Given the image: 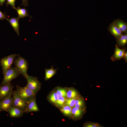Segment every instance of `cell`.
<instances>
[{
  "label": "cell",
  "mask_w": 127,
  "mask_h": 127,
  "mask_svg": "<svg viewBox=\"0 0 127 127\" xmlns=\"http://www.w3.org/2000/svg\"><path fill=\"white\" fill-rule=\"evenodd\" d=\"M15 91L20 98L28 104L35 97L36 94L26 86L21 87L17 85Z\"/></svg>",
  "instance_id": "6da1fadb"
},
{
  "label": "cell",
  "mask_w": 127,
  "mask_h": 127,
  "mask_svg": "<svg viewBox=\"0 0 127 127\" xmlns=\"http://www.w3.org/2000/svg\"><path fill=\"white\" fill-rule=\"evenodd\" d=\"M14 63L15 67L19 74L26 79L28 75L27 74L28 64L26 60L19 56L15 59Z\"/></svg>",
  "instance_id": "7a4b0ae2"
},
{
  "label": "cell",
  "mask_w": 127,
  "mask_h": 127,
  "mask_svg": "<svg viewBox=\"0 0 127 127\" xmlns=\"http://www.w3.org/2000/svg\"><path fill=\"white\" fill-rule=\"evenodd\" d=\"M26 79L27 82L26 86L36 94L40 88L41 83L36 77L28 75Z\"/></svg>",
  "instance_id": "3957f363"
},
{
  "label": "cell",
  "mask_w": 127,
  "mask_h": 127,
  "mask_svg": "<svg viewBox=\"0 0 127 127\" xmlns=\"http://www.w3.org/2000/svg\"><path fill=\"white\" fill-rule=\"evenodd\" d=\"M20 74L15 67H11L3 74L4 77L1 83L11 82L12 80L16 78Z\"/></svg>",
  "instance_id": "277c9868"
},
{
  "label": "cell",
  "mask_w": 127,
  "mask_h": 127,
  "mask_svg": "<svg viewBox=\"0 0 127 127\" xmlns=\"http://www.w3.org/2000/svg\"><path fill=\"white\" fill-rule=\"evenodd\" d=\"M17 56L16 54H12L6 56L1 59L0 64L3 74L11 67L14 59Z\"/></svg>",
  "instance_id": "5b68a950"
},
{
  "label": "cell",
  "mask_w": 127,
  "mask_h": 127,
  "mask_svg": "<svg viewBox=\"0 0 127 127\" xmlns=\"http://www.w3.org/2000/svg\"><path fill=\"white\" fill-rule=\"evenodd\" d=\"M12 95L13 106L25 113L28 103L20 98L15 91H12Z\"/></svg>",
  "instance_id": "8992f818"
},
{
  "label": "cell",
  "mask_w": 127,
  "mask_h": 127,
  "mask_svg": "<svg viewBox=\"0 0 127 127\" xmlns=\"http://www.w3.org/2000/svg\"><path fill=\"white\" fill-rule=\"evenodd\" d=\"M13 87L11 82L1 83L0 85V99L1 100L11 96Z\"/></svg>",
  "instance_id": "52a82bcc"
},
{
  "label": "cell",
  "mask_w": 127,
  "mask_h": 127,
  "mask_svg": "<svg viewBox=\"0 0 127 127\" xmlns=\"http://www.w3.org/2000/svg\"><path fill=\"white\" fill-rule=\"evenodd\" d=\"M13 106L12 97L10 96L1 99L0 101V111L8 112L9 109Z\"/></svg>",
  "instance_id": "ba28073f"
},
{
  "label": "cell",
  "mask_w": 127,
  "mask_h": 127,
  "mask_svg": "<svg viewBox=\"0 0 127 127\" xmlns=\"http://www.w3.org/2000/svg\"><path fill=\"white\" fill-rule=\"evenodd\" d=\"M108 30L110 33L116 39L123 34L113 21L109 24Z\"/></svg>",
  "instance_id": "9c48e42d"
},
{
  "label": "cell",
  "mask_w": 127,
  "mask_h": 127,
  "mask_svg": "<svg viewBox=\"0 0 127 127\" xmlns=\"http://www.w3.org/2000/svg\"><path fill=\"white\" fill-rule=\"evenodd\" d=\"M8 112L10 117L16 118L22 117L24 113L23 111L13 106L9 109Z\"/></svg>",
  "instance_id": "30bf717a"
},
{
  "label": "cell",
  "mask_w": 127,
  "mask_h": 127,
  "mask_svg": "<svg viewBox=\"0 0 127 127\" xmlns=\"http://www.w3.org/2000/svg\"><path fill=\"white\" fill-rule=\"evenodd\" d=\"M125 50V49H120L116 44L115 52L111 57V60L113 61L114 60H119L124 58Z\"/></svg>",
  "instance_id": "8fae6325"
},
{
  "label": "cell",
  "mask_w": 127,
  "mask_h": 127,
  "mask_svg": "<svg viewBox=\"0 0 127 127\" xmlns=\"http://www.w3.org/2000/svg\"><path fill=\"white\" fill-rule=\"evenodd\" d=\"M115 24L123 33L127 34V23L120 19H117L113 21Z\"/></svg>",
  "instance_id": "7c38bea8"
},
{
  "label": "cell",
  "mask_w": 127,
  "mask_h": 127,
  "mask_svg": "<svg viewBox=\"0 0 127 127\" xmlns=\"http://www.w3.org/2000/svg\"><path fill=\"white\" fill-rule=\"evenodd\" d=\"M39 110V109L36 103L35 97L28 104L25 113L37 111Z\"/></svg>",
  "instance_id": "4fadbf2b"
},
{
  "label": "cell",
  "mask_w": 127,
  "mask_h": 127,
  "mask_svg": "<svg viewBox=\"0 0 127 127\" xmlns=\"http://www.w3.org/2000/svg\"><path fill=\"white\" fill-rule=\"evenodd\" d=\"M19 19L18 17H12L9 19H6L10 23L12 27L17 34L19 36Z\"/></svg>",
  "instance_id": "5bb4252c"
},
{
  "label": "cell",
  "mask_w": 127,
  "mask_h": 127,
  "mask_svg": "<svg viewBox=\"0 0 127 127\" xmlns=\"http://www.w3.org/2000/svg\"><path fill=\"white\" fill-rule=\"evenodd\" d=\"M15 9L18 15V17L20 19V18H24L26 16H29L32 18V17L28 14L27 12L28 10L25 8H21L19 7L15 8Z\"/></svg>",
  "instance_id": "9a60e30c"
},
{
  "label": "cell",
  "mask_w": 127,
  "mask_h": 127,
  "mask_svg": "<svg viewBox=\"0 0 127 127\" xmlns=\"http://www.w3.org/2000/svg\"><path fill=\"white\" fill-rule=\"evenodd\" d=\"M57 69H55L53 68L52 65L51 68L50 69H45V76L44 79L47 80L51 78L56 73Z\"/></svg>",
  "instance_id": "2e32d148"
},
{
  "label": "cell",
  "mask_w": 127,
  "mask_h": 127,
  "mask_svg": "<svg viewBox=\"0 0 127 127\" xmlns=\"http://www.w3.org/2000/svg\"><path fill=\"white\" fill-rule=\"evenodd\" d=\"M117 42L119 46H123L125 45L127 43V35L122 34L117 39Z\"/></svg>",
  "instance_id": "e0dca14e"
},
{
  "label": "cell",
  "mask_w": 127,
  "mask_h": 127,
  "mask_svg": "<svg viewBox=\"0 0 127 127\" xmlns=\"http://www.w3.org/2000/svg\"><path fill=\"white\" fill-rule=\"evenodd\" d=\"M79 95L78 92L74 88H71L67 92V97L69 99L77 98Z\"/></svg>",
  "instance_id": "ac0fdd59"
},
{
  "label": "cell",
  "mask_w": 127,
  "mask_h": 127,
  "mask_svg": "<svg viewBox=\"0 0 127 127\" xmlns=\"http://www.w3.org/2000/svg\"><path fill=\"white\" fill-rule=\"evenodd\" d=\"M82 108L74 107L71 110L72 114L76 118L80 117L83 113Z\"/></svg>",
  "instance_id": "d6986e66"
},
{
  "label": "cell",
  "mask_w": 127,
  "mask_h": 127,
  "mask_svg": "<svg viewBox=\"0 0 127 127\" xmlns=\"http://www.w3.org/2000/svg\"><path fill=\"white\" fill-rule=\"evenodd\" d=\"M71 110V107L67 105L61 109V111L65 115L67 116H70L72 114Z\"/></svg>",
  "instance_id": "ffe728a7"
},
{
  "label": "cell",
  "mask_w": 127,
  "mask_h": 127,
  "mask_svg": "<svg viewBox=\"0 0 127 127\" xmlns=\"http://www.w3.org/2000/svg\"><path fill=\"white\" fill-rule=\"evenodd\" d=\"M84 105L83 99L81 98H78L75 100L74 106L75 107L82 108Z\"/></svg>",
  "instance_id": "44dd1931"
},
{
  "label": "cell",
  "mask_w": 127,
  "mask_h": 127,
  "mask_svg": "<svg viewBox=\"0 0 127 127\" xmlns=\"http://www.w3.org/2000/svg\"><path fill=\"white\" fill-rule=\"evenodd\" d=\"M56 93L58 96H61L64 97H67V92L63 88H58Z\"/></svg>",
  "instance_id": "7402d4cb"
},
{
  "label": "cell",
  "mask_w": 127,
  "mask_h": 127,
  "mask_svg": "<svg viewBox=\"0 0 127 127\" xmlns=\"http://www.w3.org/2000/svg\"><path fill=\"white\" fill-rule=\"evenodd\" d=\"M66 101L65 97L61 96H58V99L56 103L58 106H62L64 104Z\"/></svg>",
  "instance_id": "603a6c76"
},
{
  "label": "cell",
  "mask_w": 127,
  "mask_h": 127,
  "mask_svg": "<svg viewBox=\"0 0 127 127\" xmlns=\"http://www.w3.org/2000/svg\"><path fill=\"white\" fill-rule=\"evenodd\" d=\"M77 98L69 99H67L65 101L66 104L71 107H73L74 106L75 100Z\"/></svg>",
  "instance_id": "cb8c5ba5"
},
{
  "label": "cell",
  "mask_w": 127,
  "mask_h": 127,
  "mask_svg": "<svg viewBox=\"0 0 127 127\" xmlns=\"http://www.w3.org/2000/svg\"><path fill=\"white\" fill-rule=\"evenodd\" d=\"M58 97L56 92H53L49 96V99L51 102L56 103L58 99Z\"/></svg>",
  "instance_id": "d4e9b609"
},
{
  "label": "cell",
  "mask_w": 127,
  "mask_h": 127,
  "mask_svg": "<svg viewBox=\"0 0 127 127\" xmlns=\"http://www.w3.org/2000/svg\"><path fill=\"white\" fill-rule=\"evenodd\" d=\"M101 126L97 123L90 122H87L84 125V127H100Z\"/></svg>",
  "instance_id": "484cf974"
},
{
  "label": "cell",
  "mask_w": 127,
  "mask_h": 127,
  "mask_svg": "<svg viewBox=\"0 0 127 127\" xmlns=\"http://www.w3.org/2000/svg\"><path fill=\"white\" fill-rule=\"evenodd\" d=\"M7 2L5 3L6 4V6H7L8 5H11L13 9H15L16 8L15 7V2L16 0H7Z\"/></svg>",
  "instance_id": "4316f807"
},
{
  "label": "cell",
  "mask_w": 127,
  "mask_h": 127,
  "mask_svg": "<svg viewBox=\"0 0 127 127\" xmlns=\"http://www.w3.org/2000/svg\"><path fill=\"white\" fill-rule=\"evenodd\" d=\"M7 15L2 12L0 10V20H3L4 19H6L7 18Z\"/></svg>",
  "instance_id": "83f0119b"
},
{
  "label": "cell",
  "mask_w": 127,
  "mask_h": 127,
  "mask_svg": "<svg viewBox=\"0 0 127 127\" xmlns=\"http://www.w3.org/2000/svg\"><path fill=\"white\" fill-rule=\"evenodd\" d=\"M22 1V3L21 5H23L26 7L28 6V0H21Z\"/></svg>",
  "instance_id": "f1b7e54d"
},
{
  "label": "cell",
  "mask_w": 127,
  "mask_h": 127,
  "mask_svg": "<svg viewBox=\"0 0 127 127\" xmlns=\"http://www.w3.org/2000/svg\"><path fill=\"white\" fill-rule=\"evenodd\" d=\"M124 59L127 62V52H125L124 53Z\"/></svg>",
  "instance_id": "f546056e"
},
{
  "label": "cell",
  "mask_w": 127,
  "mask_h": 127,
  "mask_svg": "<svg viewBox=\"0 0 127 127\" xmlns=\"http://www.w3.org/2000/svg\"><path fill=\"white\" fill-rule=\"evenodd\" d=\"M5 0H0V5L1 6H2Z\"/></svg>",
  "instance_id": "4dcf8cb0"
},
{
  "label": "cell",
  "mask_w": 127,
  "mask_h": 127,
  "mask_svg": "<svg viewBox=\"0 0 127 127\" xmlns=\"http://www.w3.org/2000/svg\"><path fill=\"white\" fill-rule=\"evenodd\" d=\"M1 99H0V101H1Z\"/></svg>",
  "instance_id": "1f68e13d"
},
{
  "label": "cell",
  "mask_w": 127,
  "mask_h": 127,
  "mask_svg": "<svg viewBox=\"0 0 127 127\" xmlns=\"http://www.w3.org/2000/svg\"></svg>",
  "instance_id": "d6a6232c"
}]
</instances>
